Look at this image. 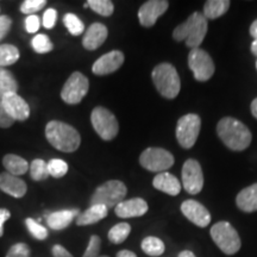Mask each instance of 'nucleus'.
<instances>
[{
    "label": "nucleus",
    "instance_id": "nucleus-1",
    "mask_svg": "<svg viewBox=\"0 0 257 257\" xmlns=\"http://www.w3.org/2000/svg\"><path fill=\"white\" fill-rule=\"evenodd\" d=\"M217 134L225 146L233 152H243L250 146L252 135L248 126L232 117H225L217 124Z\"/></svg>",
    "mask_w": 257,
    "mask_h": 257
},
{
    "label": "nucleus",
    "instance_id": "nucleus-2",
    "mask_svg": "<svg viewBox=\"0 0 257 257\" xmlns=\"http://www.w3.org/2000/svg\"><path fill=\"white\" fill-rule=\"evenodd\" d=\"M46 137L51 146L63 153L76 152L81 143L78 130L60 120H51L47 124Z\"/></svg>",
    "mask_w": 257,
    "mask_h": 257
},
{
    "label": "nucleus",
    "instance_id": "nucleus-3",
    "mask_svg": "<svg viewBox=\"0 0 257 257\" xmlns=\"http://www.w3.org/2000/svg\"><path fill=\"white\" fill-rule=\"evenodd\" d=\"M207 19L200 12H194L189 16L187 21L178 25L173 32V38L175 41H185L186 46L189 49H197L200 48V44L204 41L207 34Z\"/></svg>",
    "mask_w": 257,
    "mask_h": 257
},
{
    "label": "nucleus",
    "instance_id": "nucleus-4",
    "mask_svg": "<svg viewBox=\"0 0 257 257\" xmlns=\"http://www.w3.org/2000/svg\"><path fill=\"white\" fill-rule=\"evenodd\" d=\"M154 85L166 99H174L179 95L181 82L175 67L170 63H160L152 73Z\"/></svg>",
    "mask_w": 257,
    "mask_h": 257
},
{
    "label": "nucleus",
    "instance_id": "nucleus-5",
    "mask_svg": "<svg viewBox=\"0 0 257 257\" xmlns=\"http://www.w3.org/2000/svg\"><path fill=\"white\" fill-rule=\"evenodd\" d=\"M211 237L225 255H234L242 246L238 232L229 221H218L214 224L211 227Z\"/></svg>",
    "mask_w": 257,
    "mask_h": 257
},
{
    "label": "nucleus",
    "instance_id": "nucleus-6",
    "mask_svg": "<svg viewBox=\"0 0 257 257\" xmlns=\"http://www.w3.org/2000/svg\"><path fill=\"white\" fill-rule=\"evenodd\" d=\"M127 188L119 180H110L95 189L89 200L92 205H104L110 210L124 201Z\"/></svg>",
    "mask_w": 257,
    "mask_h": 257
},
{
    "label": "nucleus",
    "instance_id": "nucleus-7",
    "mask_svg": "<svg viewBox=\"0 0 257 257\" xmlns=\"http://www.w3.org/2000/svg\"><path fill=\"white\" fill-rule=\"evenodd\" d=\"M91 123L95 133L104 141H112L119 131V124L115 115L101 106H98L92 111Z\"/></svg>",
    "mask_w": 257,
    "mask_h": 257
},
{
    "label": "nucleus",
    "instance_id": "nucleus-8",
    "mask_svg": "<svg viewBox=\"0 0 257 257\" xmlns=\"http://www.w3.org/2000/svg\"><path fill=\"white\" fill-rule=\"evenodd\" d=\"M201 119L198 114L188 113L181 117L176 125V140L185 149H191L200 134Z\"/></svg>",
    "mask_w": 257,
    "mask_h": 257
},
{
    "label": "nucleus",
    "instance_id": "nucleus-9",
    "mask_svg": "<svg viewBox=\"0 0 257 257\" xmlns=\"http://www.w3.org/2000/svg\"><path fill=\"white\" fill-rule=\"evenodd\" d=\"M174 162V156L162 148H148L140 156V163L144 169L159 174L173 167Z\"/></svg>",
    "mask_w": 257,
    "mask_h": 257
},
{
    "label": "nucleus",
    "instance_id": "nucleus-10",
    "mask_svg": "<svg viewBox=\"0 0 257 257\" xmlns=\"http://www.w3.org/2000/svg\"><path fill=\"white\" fill-rule=\"evenodd\" d=\"M88 79L82 73L74 72L63 85L62 91H61V98L66 104H80L88 93Z\"/></svg>",
    "mask_w": 257,
    "mask_h": 257
},
{
    "label": "nucleus",
    "instance_id": "nucleus-11",
    "mask_svg": "<svg viewBox=\"0 0 257 257\" xmlns=\"http://www.w3.org/2000/svg\"><path fill=\"white\" fill-rule=\"evenodd\" d=\"M188 67L193 72L194 79L200 82L210 80L213 76L214 69H216L212 57L200 48L191 50L188 55Z\"/></svg>",
    "mask_w": 257,
    "mask_h": 257
},
{
    "label": "nucleus",
    "instance_id": "nucleus-12",
    "mask_svg": "<svg viewBox=\"0 0 257 257\" xmlns=\"http://www.w3.org/2000/svg\"><path fill=\"white\" fill-rule=\"evenodd\" d=\"M182 186L189 194H198L204 187V174L200 163L197 160L189 159L182 167Z\"/></svg>",
    "mask_w": 257,
    "mask_h": 257
},
{
    "label": "nucleus",
    "instance_id": "nucleus-13",
    "mask_svg": "<svg viewBox=\"0 0 257 257\" xmlns=\"http://www.w3.org/2000/svg\"><path fill=\"white\" fill-rule=\"evenodd\" d=\"M169 8L167 0H149L141 6L138 11V19L144 28H152L156 24V21L162 16Z\"/></svg>",
    "mask_w": 257,
    "mask_h": 257
},
{
    "label": "nucleus",
    "instance_id": "nucleus-14",
    "mask_svg": "<svg viewBox=\"0 0 257 257\" xmlns=\"http://www.w3.org/2000/svg\"><path fill=\"white\" fill-rule=\"evenodd\" d=\"M3 104L6 112L15 121H24L30 117V106L21 95H18V93L3 94Z\"/></svg>",
    "mask_w": 257,
    "mask_h": 257
},
{
    "label": "nucleus",
    "instance_id": "nucleus-15",
    "mask_svg": "<svg viewBox=\"0 0 257 257\" xmlns=\"http://www.w3.org/2000/svg\"><path fill=\"white\" fill-rule=\"evenodd\" d=\"M125 60L124 54L119 50H112L110 53L105 54L93 63L92 72L95 75L102 76L114 73L123 66Z\"/></svg>",
    "mask_w": 257,
    "mask_h": 257
},
{
    "label": "nucleus",
    "instance_id": "nucleus-16",
    "mask_svg": "<svg viewBox=\"0 0 257 257\" xmlns=\"http://www.w3.org/2000/svg\"><path fill=\"white\" fill-rule=\"evenodd\" d=\"M181 212L189 221L199 227H206L211 223V213L207 208L192 199L182 202Z\"/></svg>",
    "mask_w": 257,
    "mask_h": 257
},
{
    "label": "nucleus",
    "instance_id": "nucleus-17",
    "mask_svg": "<svg viewBox=\"0 0 257 257\" xmlns=\"http://www.w3.org/2000/svg\"><path fill=\"white\" fill-rule=\"evenodd\" d=\"M149 210L148 202L142 198H134L121 201L114 207V213L119 218L142 217Z\"/></svg>",
    "mask_w": 257,
    "mask_h": 257
},
{
    "label": "nucleus",
    "instance_id": "nucleus-18",
    "mask_svg": "<svg viewBox=\"0 0 257 257\" xmlns=\"http://www.w3.org/2000/svg\"><path fill=\"white\" fill-rule=\"evenodd\" d=\"M108 35L107 28L101 23H94L86 30L82 38V46L87 50H96L102 46Z\"/></svg>",
    "mask_w": 257,
    "mask_h": 257
},
{
    "label": "nucleus",
    "instance_id": "nucleus-19",
    "mask_svg": "<svg viewBox=\"0 0 257 257\" xmlns=\"http://www.w3.org/2000/svg\"><path fill=\"white\" fill-rule=\"evenodd\" d=\"M0 189L11 197L19 199L27 194L28 187L27 184L21 178L6 172L0 174Z\"/></svg>",
    "mask_w": 257,
    "mask_h": 257
},
{
    "label": "nucleus",
    "instance_id": "nucleus-20",
    "mask_svg": "<svg viewBox=\"0 0 257 257\" xmlns=\"http://www.w3.org/2000/svg\"><path fill=\"white\" fill-rule=\"evenodd\" d=\"M79 214H80V211L78 208L53 212V213H50L49 216L47 217V224L51 230H55V231L64 230L72 224L74 218L75 217L78 218Z\"/></svg>",
    "mask_w": 257,
    "mask_h": 257
},
{
    "label": "nucleus",
    "instance_id": "nucleus-21",
    "mask_svg": "<svg viewBox=\"0 0 257 257\" xmlns=\"http://www.w3.org/2000/svg\"><path fill=\"white\" fill-rule=\"evenodd\" d=\"M153 186L157 191L166 193L172 197H175L181 192V184H180L178 178L167 172L157 174L153 180Z\"/></svg>",
    "mask_w": 257,
    "mask_h": 257
},
{
    "label": "nucleus",
    "instance_id": "nucleus-22",
    "mask_svg": "<svg viewBox=\"0 0 257 257\" xmlns=\"http://www.w3.org/2000/svg\"><path fill=\"white\" fill-rule=\"evenodd\" d=\"M236 204L240 211L246 213L257 211V184L242 189L237 194Z\"/></svg>",
    "mask_w": 257,
    "mask_h": 257
},
{
    "label": "nucleus",
    "instance_id": "nucleus-23",
    "mask_svg": "<svg viewBox=\"0 0 257 257\" xmlns=\"http://www.w3.org/2000/svg\"><path fill=\"white\" fill-rule=\"evenodd\" d=\"M108 208L104 205H92L87 210L80 213L76 218V225L79 226H86V225H92L98 223L107 217Z\"/></svg>",
    "mask_w": 257,
    "mask_h": 257
},
{
    "label": "nucleus",
    "instance_id": "nucleus-24",
    "mask_svg": "<svg viewBox=\"0 0 257 257\" xmlns=\"http://www.w3.org/2000/svg\"><path fill=\"white\" fill-rule=\"evenodd\" d=\"M3 166L5 167L8 173L15 176L25 174L29 168H30L27 160H24L23 157L18 155H14V154H9V155L4 156V159H3Z\"/></svg>",
    "mask_w": 257,
    "mask_h": 257
},
{
    "label": "nucleus",
    "instance_id": "nucleus-25",
    "mask_svg": "<svg viewBox=\"0 0 257 257\" xmlns=\"http://www.w3.org/2000/svg\"><path fill=\"white\" fill-rule=\"evenodd\" d=\"M231 5L229 0H208L204 5V15L206 19H217L227 12Z\"/></svg>",
    "mask_w": 257,
    "mask_h": 257
},
{
    "label": "nucleus",
    "instance_id": "nucleus-26",
    "mask_svg": "<svg viewBox=\"0 0 257 257\" xmlns=\"http://www.w3.org/2000/svg\"><path fill=\"white\" fill-rule=\"evenodd\" d=\"M141 248H142L143 252H146L148 256H153V257L161 256L166 250L165 243L155 236L146 237V238L142 240Z\"/></svg>",
    "mask_w": 257,
    "mask_h": 257
},
{
    "label": "nucleus",
    "instance_id": "nucleus-27",
    "mask_svg": "<svg viewBox=\"0 0 257 257\" xmlns=\"http://www.w3.org/2000/svg\"><path fill=\"white\" fill-rule=\"evenodd\" d=\"M21 57L18 48L14 44H2L0 46V67L11 66L17 62Z\"/></svg>",
    "mask_w": 257,
    "mask_h": 257
},
{
    "label": "nucleus",
    "instance_id": "nucleus-28",
    "mask_svg": "<svg viewBox=\"0 0 257 257\" xmlns=\"http://www.w3.org/2000/svg\"><path fill=\"white\" fill-rule=\"evenodd\" d=\"M18 82L10 70L0 67V93H17Z\"/></svg>",
    "mask_w": 257,
    "mask_h": 257
},
{
    "label": "nucleus",
    "instance_id": "nucleus-29",
    "mask_svg": "<svg viewBox=\"0 0 257 257\" xmlns=\"http://www.w3.org/2000/svg\"><path fill=\"white\" fill-rule=\"evenodd\" d=\"M131 232V226L127 223H118L115 224L111 230L108 231L107 238L112 244H121L126 240L128 234Z\"/></svg>",
    "mask_w": 257,
    "mask_h": 257
},
{
    "label": "nucleus",
    "instance_id": "nucleus-30",
    "mask_svg": "<svg viewBox=\"0 0 257 257\" xmlns=\"http://www.w3.org/2000/svg\"><path fill=\"white\" fill-rule=\"evenodd\" d=\"M30 175L34 181H43L49 176L48 172V163L42 159H36L31 162L30 165Z\"/></svg>",
    "mask_w": 257,
    "mask_h": 257
},
{
    "label": "nucleus",
    "instance_id": "nucleus-31",
    "mask_svg": "<svg viewBox=\"0 0 257 257\" xmlns=\"http://www.w3.org/2000/svg\"><path fill=\"white\" fill-rule=\"evenodd\" d=\"M63 24L73 36H80L85 31V25L78 16L74 14H67L63 17Z\"/></svg>",
    "mask_w": 257,
    "mask_h": 257
},
{
    "label": "nucleus",
    "instance_id": "nucleus-32",
    "mask_svg": "<svg viewBox=\"0 0 257 257\" xmlns=\"http://www.w3.org/2000/svg\"><path fill=\"white\" fill-rule=\"evenodd\" d=\"M87 5L93 11L104 17H110L114 11L113 3L110 0H88Z\"/></svg>",
    "mask_w": 257,
    "mask_h": 257
},
{
    "label": "nucleus",
    "instance_id": "nucleus-33",
    "mask_svg": "<svg viewBox=\"0 0 257 257\" xmlns=\"http://www.w3.org/2000/svg\"><path fill=\"white\" fill-rule=\"evenodd\" d=\"M31 46L34 48V50L38 54L50 53V51L54 49L53 42H51L50 38L44 34H37L36 36L32 38Z\"/></svg>",
    "mask_w": 257,
    "mask_h": 257
},
{
    "label": "nucleus",
    "instance_id": "nucleus-34",
    "mask_svg": "<svg viewBox=\"0 0 257 257\" xmlns=\"http://www.w3.org/2000/svg\"><path fill=\"white\" fill-rule=\"evenodd\" d=\"M25 225H27L28 231L35 239L46 240L48 238L49 232H48L47 227L41 225L37 220L32 219V218H27V219H25Z\"/></svg>",
    "mask_w": 257,
    "mask_h": 257
},
{
    "label": "nucleus",
    "instance_id": "nucleus-35",
    "mask_svg": "<svg viewBox=\"0 0 257 257\" xmlns=\"http://www.w3.org/2000/svg\"><path fill=\"white\" fill-rule=\"evenodd\" d=\"M48 172H49V176H53V178H63L68 173V165L63 160L53 159L48 162Z\"/></svg>",
    "mask_w": 257,
    "mask_h": 257
},
{
    "label": "nucleus",
    "instance_id": "nucleus-36",
    "mask_svg": "<svg viewBox=\"0 0 257 257\" xmlns=\"http://www.w3.org/2000/svg\"><path fill=\"white\" fill-rule=\"evenodd\" d=\"M100 249H101V238L96 234H93L89 238L88 245L86 248L85 252H83L82 257H99L100 256Z\"/></svg>",
    "mask_w": 257,
    "mask_h": 257
},
{
    "label": "nucleus",
    "instance_id": "nucleus-37",
    "mask_svg": "<svg viewBox=\"0 0 257 257\" xmlns=\"http://www.w3.org/2000/svg\"><path fill=\"white\" fill-rule=\"evenodd\" d=\"M47 5L46 0H25L23 4L21 5V11L24 15L32 16L36 12L40 11Z\"/></svg>",
    "mask_w": 257,
    "mask_h": 257
},
{
    "label": "nucleus",
    "instance_id": "nucleus-38",
    "mask_svg": "<svg viewBox=\"0 0 257 257\" xmlns=\"http://www.w3.org/2000/svg\"><path fill=\"white\" fill-rule=\"evenodd\" d=\"M30 248L25 243H16L9 249L5 257H30Z\"/></svg>",
    "mask_w": 257,
    "mask_h": 257
},
{
    "label": "nucleus",
    "instance_id": "nucleus-39",
    "mask_svg": "<svg viewBox=\"0 0 257 257\" xmlns=\"http://www.w3.org/2000/svg\"><path fill=\"white\" fill-rule=\"evenodd\" d=\"M15 123V120L10 117V114L6 112L4 104H3V94L0 93V127L8 128L12 126Z\"/></svg>",
    "mask_w": 257,
    "mask_h": 257
},
{
    "label": "nucleus",
    "instance_id": "nucleus-40",
    "mask_svg": "<svg viewBox=\"0 0 257 257\" xmlns=\"http://www.w3.org/2000/svg\"><path fill=\"white\" fill-rule=\"evenodd\" d=\"M40 27H41V21L40 18H38V16L36 15L28 16L27 19H25V30H27L29 34H36Z\"/></svg>",
    "mask_w": 257,
    "mask_h": 257
},
{
    "label": "nucleus",
    "instance_id": "nucleus-41",
    "mask_svg": "<svg viewBox=\"0 0 257 257\" xmlns=\"http://www.w3.org/2000/svg\"><path fill=\"white\" fill-rule=\"evenodd\" d=\"M57 11L55 9H48L43 15V27L46 29H53L56 23Z\"/></svg>",
    "mask_w": 257,
    "mask_h": 257
},
{
    "label": "nucleus",
    "instance_id": "nucleus-42",
    "mask_svg": "<svg viewBox=\"0 0 257 257\" xmlns=\"http://www.w3.org/2000/svg\"><path fill=\"white\" fill-rule=\"evenodd\" d=\"M12 27V19L9 16H0V41H3L9 34Z\"/></svg>",
    "mask_w": 257,
    "mask_h": 257
},
{
    "label": "nucleus",
    "instance_id": "nucleus-43",
    "mask_svg": "<svg viewBox=\"0 0 257 257\" xmlns=\"http://www.w3.org/2000/svg\"><path fill=\"white\" fill-rule=\"evenodd\" d=\"M51 253H53V257H73L72 253L60 244H55L51 248Z\"/></svg>",
    "mask_w": 257,
    "mask_h": 257
},
{
    "label": "nucleus",
    "instance_id": "nucleus-44",
    "mask_svg": "<svg viewBox=\"0 0 257 257\" xmlns=\"http://www.w3.org/2000/svg\"><path fill=\"white\" fill-rule=\"evenodd\" d=\"M11 218V212L6 208H0V237L4 236V224Z\"/></svg>",
    "mask_w": 257,
    "mask_h": 257
},
{
    "label": "nucleus",
    "instance_id": "nucleus-45",
    "mask_svg": "<svg viewBox=\"0 0 257 257\" xmlns=\"http://www.w3.org/2000/svg\"><path fill=\"white\" fill-rule=\"evenodd\" d=\"M115 257H137V255L130 250H120V251L117 252V256Z\"/></svg>",
    "mask_w": 257,
    "mask_h": 257
},
{
    "label": "nucleus",
    "instance_id": "nucleus-46",
    "mask_svg": "<svg viewBox=\"0 0 257 257\" xmlns=\"http://www.w3.org/2000/svg\"><path fill=\"white\" fill-rule=\"evenodd\" d=\"M250 35H251V37H253V40L257 41V19L253 21L251 27H250Z\"/></svg>",
    "mask_w": 257,
    "mask_h": 257
},
{
    "label": "nucleus",
    "instance_id": "nucleus-47",
    "mask_svg": "<svg viewBox=\"0 0 257 257\" xmlns=\"http://www.w3.org/2000/svg\"><path fill=\"white\" fill-rule=\"evenodd\" d=\"M250 107H251L252 115L257 119V98L253 99L252 102H251V106H250Z\"/></svg>",
    "mask_w": 257,
    "mask_h": 257
},
{
    "label": "nucleus",
    "instance_id": "nucleus-48",
    "mask_svg": "<svg viewBox=\"0 0 257 257\" xmlns=\"http://www.w3.org/2000/svg\"><path fill=\"white\" fill-rule=\"evenodd\" d=\"M178 257H197V256H195L192 251H189V250H184V251L179 253Z\"/></svg>",
    "mask_w": 257,
    "mask_h": 257
},
{
    "label": "nucleus",
    "instance_id": "nucleus-49",
    "mask_svg": "<svg viewBox=\"0 0 257 257\" xmlns=\"http://www.w3.org/2000/svg\"><path fill=\"white\" fill-rule=\"evenodd\" d=\"M251 53L253 55L257 56V41H253L251 44Z\"/></svg>",
    "mask_w": 257,
    "mask_h": 257
},
{
    "label": "nucleus",
    "instance_id": "nucleus-50",
    "mask_svg": "<svg viewBox=\"0 0 257 257\" xmlns=\"http://www.w3.org/2000/svg\"><path fill=\"white\" fill-rule=\"evenodd\" d=\"M99 257H110V256H106V255H100Z\"/></svg>",
    "mask_w": 257,
    "mask_h": 257
},
{
    "label": "nucleus",
    "instance_id": "nucleus-51",
    "mask_svg": "<svg viewBox=\"0 0 257 257\" xmlns=\"http://www.w3.org/2000/svg\"><path fill=\"white\" fill-rule=\"evenodd\" d=\"M256 68H257V61H256Z\"/></svg>",
    "mask_w": 257,
    "mask_h": 257
}]
</instances>
